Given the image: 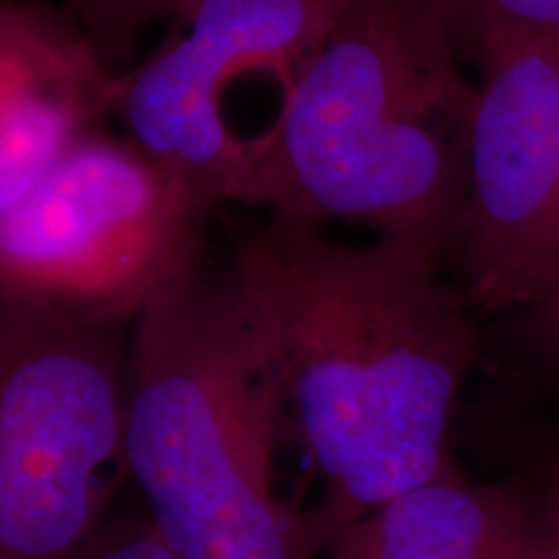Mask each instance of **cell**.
<instances>
[{
    "instance_id": "6da1fadb",
    "label": "cell",
    "mask_w": 559,
    "mask_h": 559,
    "mask_svg": "<svg viewBox=\"0 0 559 559\" xmlns=\"http://www.w3.org/2000/svg\"><path fill=\"white\" fill-rule=\"evenodd\" d=\"M283 440L321 492L306 510L317 555L396 495L453 464V417L481 342L445 262L415 241L342 243L267 215L223 264Z\"/></svg>"
},
{
    "instance_id": "7a4b0ae2",
    "label": "cell",
    "mask_w": 559,
    "mask_h": 559,
    "mask_svg": "<svg viewBox=\"0 0 559 559\" xmlns=\"http://www.w3.org/2000/svg\"><path fill=\"white\" fill-rule=\"evenodd\" d=\"M477 81L430 0H347L300 79L247 205L449 264L466 200Z\"/></svg>"
},
{
    "instance_id": "3957f363",
    "label": "cell",
    "mask_w": 559,
    "mask_h": 559,
    "mask_svg": "<svg viewBox=\"0 0 559 559\" xmlns=\"http://www.w3.org/2000/svg\"><path fill=\"white\" fill-rule=\"evenodd\" d=\"M130 481L179 559H317L277 489L272 396L221 267L194 251L132 319Z\"/></svg>"
},
{
    "instance_id": "277c9868",
    "label": "cell",
    "mask_w": 559,
    "mask_h": 559,
    "mask_svg": "<svg viewBox=\"0 0 559 559\" xmlns=\"http://www.w3.org/2000/svg\"><path fill=\"white\" fill-rule=\"evenodd\" d=\"M132 319L0 296V559H68L130 481Z\"/></svg>"
},
{
    "instance_id": "5b68a950",
    "label": "cell",
    "mask_w": 559,
    "mask_h": 559,
    "mask_svg": "<svg viewBox=\"0 0 559 559\" xmlns=\"http://www.w3.org/2000/svg\"><path fill=\"white\" fill-rule=\"evenodd\" d=\"M347 0H200L122 73L117 120L210 215L247 205Z\"/></svg>"
},
{
    "instance_id": "8992f818",
    "label": "cell",
    "mask_w": 559,
    "mask_h": 559,
    "mask_svg": "<svg viewBox=\"0 0 559 559\" xmlns=\"http://www.w3.org/2000/svg\"><path fill=\"white\" fill-rule=\"evenodd\" d=\"M205 218L160 160L99 130L0 210V296L135 319L202 249Z\"/></svg>"
},
{
    "instance_id": "52a82bcc",
    "label": "cell",
    "mask_w": 559,
    "mask_h": 559,
    "mask_svg": "<svg viewBox=\"0 0 559 559\" xmlns=\"http://www.w3.org/2000/svg\"><path fill=\"white\" fill-rule=\"evenodd\" d=\"M451 260L472 309H542L559 293V41L487 47Z\"/></svg>"
},
{
    "instance_id": "ba28073f",
    "label": "cell",
    "mask_w": 559,
    "mask_h": 559,
    "mask_svg": "<svg viewBox=\"0 0 559 559\" xmlns=\"http://www.w3.org/2000/svg\"><path fill=\"white\" fill-rule=\"evenodd\" d=\"M115 73L68 11L0 0V210L117 117Z\"/></svg>"
},
{
    "instance_id": "9c48e42d",
    "label": "cell",
    "mask_w": 559,
    "mask_h": 559,
    "mask_svg": "<svg viewBox=\"0 0 559 559\" xmlns=\"http://www.w3.org/2000/svg\"><path fill=\"white\" fill-rule=\"evenodd\" d=\"M534 547L526 474L479 481L451 464L355 521L326 559H534Z\"/></svg>"
},
{
    "instance_id": "30bf717a",
    "label": "cell",
    "mask_w": 559,
    "mask_h": 559,
    "mask_svg": "<svg viewBox=\"0 0 559 559\" xmlns=\"http://www.w3.org/2000/svg\"><path fill=\"white\" fill-rule=\"evenodd\" d=\"M461 60L519 39L559 41V0H430Z\"/></svg>"
},
{
    "instance_id": "8fae6325",
    "label": "cell",
    "mask_w": 559,
    "mask_h": 559,
    "mask_svg": "<svg viewBox=\"0 0 559 559\" xmlns=\"http://www.w3.org/2000/svg\"><path fill=\"white\" fill-rule=\"evenodd\" d=\"M75 24L86 32L102 60L124 73L140 34L156 21H174L200 0H62Z\"/></svg>"
},
{
    "instance_id": "7c38bea8",
    "label": "cell",
    "mask_w": 559,
    "mask_h": 559,
    "mask_svg": "<svg viewBox=\"0 0 559 559\" xmlns=\"http://www.w3.org/2000/svg\"><path fill=\"white\" fill-rule=\"evenodd\" d=\"M68 559H179L138 502H120L91 539Z\"/></svg>"
},
{
    "instance_id": "4fadbf2b",
    "label": "cell",
    "mask_w": 559,
    "mask_h": 559,
    "mask_svg": "<svg viewBox=\"0 0 559 559\" xmlns=\"http://www.w3.org/2000/svg\"><path fill=\"white\" fill-rule=\"evenodd\" d=\"M526 477L536 508L534 559H559V451Z\"/></svg>"
},
{
    "instance_id": "5bb4252c",
    "label": "cell",
    "mask_w": 559,
    "mask_h": 559,
    "mask_svg": "<svg viewBox=\"0 0 559 559\" xmlns=\"http://www.w3.org/2000/svg\"><path fill=\"white\" fill-rule=\"evenodd\" d=\"M531 324V337L536 342V349L542 355H547L551 362H557L559 368V293L542 309L528 313Z\"/></svg>"
}]
</instances>
